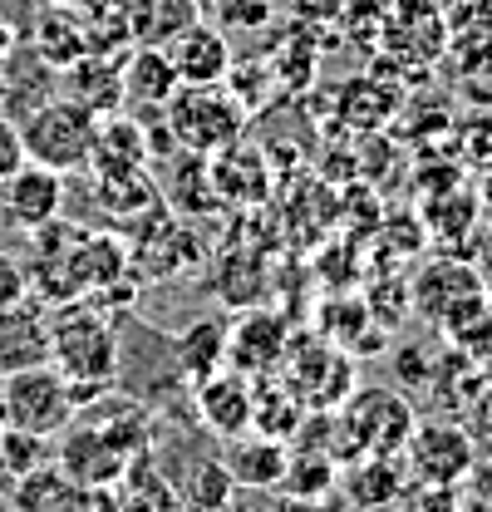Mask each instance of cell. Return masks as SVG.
<instances>
[{"instance_id":"1","label":"cell","mask_w":492,"mask_h":512,"mask_svg":"<svg viewBox=\"0 0 492 512\" xmlns=\"http://www.w3.org/2000/svg\"><path fill=\"white\" fill-rule=\"evenodd\" d=\"M30 237V261H25V281H30V296L40 306H60V301H79V296H94L99 286H109L114 276H123V242L114 237H99L89 227H74V222H45Z\"/></svg>"},{"instance_id":"2","label":"cell","mask_w":492,"mask_h":512,"mask_svg":"<svg viewBox=\"0 0 492 512\" xmlns=\"http://www.w3.org/2000/svg\"><path fill=\"white\" fill-rule=\"evenodd\" d=\"M50 365L60 370L69 394H74V414L114 389V380H119V335L89 296L50 306Z\"/></svg>"},{"instance_id":"3","label":"cell","mask_w":492,"mask_h":512,"mask_svg":"<svg viewBox=\"0 0 492 512\" xmlns=\"http://www.w3.org/2000/svg\"><path fill=\"white\" fill-rule=\"evenodd\" d=\"M20 143H25V158L50 168V173H84L89 158H94V143H99V114H89L84 104L50 94L40 99L35 109H25L20 119Z\"/></svg>"},{"instance_id":"4","label":"cell","mask_w":492,"mask_h":512,"mask_svg":"<svg viewBox=\"0 0 492 512\" xmlns=\"http://www.w3.org/2000/svg\"><path fill=\"white\" fill-rule=\"evenodd\" d=\"M246 114L251 109L227 84H178L173 99L163 104V119L173 128V143L183 153H202V158L242 143Z\"/></svg>"},{"instance_id":"5","label":"cell","mask_w":492,"mask_h":512,"mask_svg":"<svg viewBox=\"0 0 492 512\" xmlns=\"http://www.w3.org/2000/svg\"><path fill=\"white\" fill-rule=\"evenodd\" d=\"M74 419V394L55 365H35L0 380V424L35 439H60Z\"/></svg>"},{"instance_id":"6","label":"cell","mask_w":492,"mask_h":512,"mask_svg":"<svg viewBox=\"0 0 492 512\" xmlns=\"http://www.w3.org/2000/svg\"><path fill=\"white\" fill-rule=\"evenodd\" d=\"M340 424H345V439L350 453H404L419 414L404 394L394 389H360L340 404Z\"/></svg>"},{"instance_id":"7","label":"cell","mask_w":492,"mask_h":512,"mask_svg":"<svg viewBox=\"0 0 492 512\" xmlns=\"http://www.w3.org/2000/svg\"><path fill=\"white\" fill-rule=\"evenodd\" d=\"M379 40L394 60L433 64L448 50V20L438 0H389L379 15Z\"/></svg>"},{"instance_id":"8","label":"cell","mask_w":492,"mask_h":512,"mask_svg":"<svg viewBox=\"0 0 492 512\" xmlns=\"http://www.w3.org/2000/svg\"><path fill=\"white\" fill-rule=\"evenodd\" d=\"M64 212V173H50L40 163H20L5 183H0V217L15 232H35L45 222H55Z\"/></svg>"},{"instance_id":"9","label":"cell","mask_w":492,"mask_h":512,"mask_svg":"<svg viewBox=\"0 0 492 512\" xmlns=\"http://www.w3.org/2000/svg\"><path fill=\"white\" fill-rule=\"evenodd\" d=\"M404 458H409V473L429 488H448L458 483L468 468H473V444L458 424H414L409 444H404Z\"/></svg>"},{"instance_id":"10","label":"cell","mask_w":492,"mask_h":512,"mask_svg":"<svg viewBox=\"0 0 492 512\" xmlns=\"http://www.w3.org/2000/svg\"><path fill=\"white\" fill-rule=\"evenodd\" d=\"M55 463H60L64 473L74 478V483H84V488H109V483H119L123 468L133 463L128 453H119V448L109 444L94 424H84L79 414L69 419V429L60 434V444H55Z\"/></svg>"},{"instance_id":"11","label":"cell","mask_w":492,"mask_h":512,"mask_svg":"<svg viewBox=\"0 0 492 512\" xmlns=\"http://www.w3.org/2000/svg\"><path fill=\"white\" fill-rule=\"evenodd\" d=\"M50 365V306L25 296L20 306L0 311V380Z\"/></svg>"},{"instance_id":"12","label":"cell","mask_w":492,"mask_h":512,"mask_svg":"<svg viewBox=\"0 0 492 512\" xmlns=\"http://www.w3.org/2000/svg\"><path fill=\"white\" fill-rule=\"evenodd\" d=\"M55 84H60L64 99L84 104V109L99 114V119L128 109V104H123V55H99V50H89V55H79L74 64H64Z\"/></svg>"},{"instance_id":"13","label":"cell","mask_w":492,"mask_h":512,"mask_svg":"<svg viewBox=\"0 0 492 512\" xmlns=\"http://www.w3.org/2000/svg\"><path fill=\"white\" fill-rule=\"evenodd\" d=\"M286 389L301 399V404H310V409H340L345 399H350V384H355V375H350V355H340L335 345H320L315 350V365L310 360H301V355H291V345H286Z\"/></svg>"},{"instance_id":"14","label":"cell","mask_w":492,"mask_h":512,"mask_svg":"<svg viewBox=\"0 0 492 512\" xmlns=\"http://www.w3.org/2000/svg\"><path fill=\"white\" fill-rule=\"evenodd\" d=\"M286 320L271 316V311H251L237 325H227V365L256 380V375H271L286 355Z\"/></svg>"},{"instance_id":"15","label":"cell","mask_w":492,"mask_h":512,"mask_svg":"<svg viewBox=\"0 0 492 512\" xmlns=\"http://www.w3.org/2000/svg\"><path fill=\"white\" fill-rule=\"evenodd\" d=\"M10 508L15 512H99V493L74 483L60 463H40L25 478H15L10 488Z\"/></svg>"},{"instance_id":"16","label":"cell","mask_w":492,"mask_h":512,"mask_svg":"<svg viewBox=\"0 0 492 512\" xmlns=\"http://www.w3.org/2000/svg\"><path fill=\"white\" fill-rule=\"evenodd\" d=\"M251 399H256V384L246 380V375L217 370L212 380L197 384V419H202L217 439L251 434Z\"/></svg>"},{"instance_id":"17","label":"cell","mask_w":492,"mask_h":512,"mask_svg":"<svg viewBox=\"0 0 492 512\" xmlns=\"http://www.w3.org/2000/svg\"><path fill=\"white\" fill-rule=\"evenodd\" d=\"M168 60H173L178 84H222L227 69H232V45L212 20H192L168 45Z\"/></svg>"},{"instance_id":"18","label":"cell","mask_w":492,"mask_h":512,"mask_svg":"<svg viewBox=\"0 0 492 512\" xmlns=\"http://www.w3.org/2000/svg\"><path fill=\"white\" fill-rule=\"evenodd\" d=\"M173 370L187 384H202L212 380L217 370H227V320L202 316L192 325H183L173 335Z\"/></svg>"},{"instance_id":"19","label":"cell","mask_w":492,"mask_h":512,"mask_svg":"<svg viewBox=\"0 0 492 512\" xmlns=\"http://www.w3.org/2000/svg\"><path fill=\"white\" fill-rule=\"evenodd\" d=\"M30 50L50 69H64L79 55H89V25H84L79 5H40L35 25H30Z\"/></svg>"},{"instance_id":"20","label":"cell","mask_w":492,"mask_h":512,"mask_svg":"<svg viewBox=\"0 0 492 512\" xmlns=\"http://www.w3.org/2000/svg\"><path fill=\"white\" fill-rule=\"evenodd\" d=\"M178 89V74H173V60L168 50L158 45H133L123 55V104L128 109H163Z\"/></svg>"},{"instance_id":"21","label":"cell","mask_w":492,"mask_h":512,"mask_svg":"<svg viewBox=\"0 0 492 512\" xmlns=\"http://www.w3.org/2000/svg\"><path fill=\"white\" fill-rule=\"evenodd\" d=\"M192 20H202V0H128V35H133V45L168 50Z\"/></svg>"},{"instance_id":"22","label":"cell","mask_w":492,"mask_h":512,"mask_svg":"<svg viewBox=\"0 0 492 512\" xmlns=\"http://www.w3.org/2000/svg\"><path fill=\"white\" fill-rule=\"evenodd\" d=\"M286 463H291V453L281 439H271V434H256V439H227V458H222V468L232 473V483H251V488H271V483H281V473H286Z\"/></svg>"},{"instance_id":"23","label":"cell","mask_w":492,"mask_h":512,"mask_svg":"<svg viewBox=\"0 0 492 512\" xmlns=\"http://www.w3.org/2000/svg\"><path fill=\"white\" fill-rule=\"evenodd\" d=\"M399 473H404L399 468V453H360V463L345 478V493H350L355 508H365V512L389 508L399 498V488H404Z\"/></svg>"},{"instance_id":"24","label":"cell","mask_w":492,"mask_h":512,"mask_svg":"<svg viewBox=\"0 0 492 512\" xmlns=\"http://www.w3.org/2000/svg\"><path fill=\"white\" fill-rule=\"evenodd\" d=\"M443 20H448V50L458 60L492 55V0H453L443 5Z\"/></svg>"},{"instance_id":"25","label":"cell","mask_w":492,"mask_h":512,"mask_svg":"<svg viewBox=\"0 0 492 512\" xmlns=\"http://www.w3.org/2000/svg\"><path fill=\"white\" fill-rule=\"evenodd\" d=\"M207 163H212L217 197L256 202V197L266 192V163H261V153H251V148H242V143L222 148V153H217V158H207Z\"/></svg>"},{"instance_id":"26","label":"cell","mask_w":492,"mask_h":512,"mask_svg":"<svg viewBox=\"0 0 492 512\" xmlns=\"http://www.w3.org/2000/svg\"><path fill=\"white\" fill-rule=\"evenodd\" d=\"M463 153H468L473 168H492V109L468 114V124H463Z\"/></svg>"},{"instance_id":"27","label":"cell","mask_w":492,"mask_h":512,"mask_svg":"<svg viewBox=\"0 0 492 512\" xmlns=\"http://www.w3.org/2000/svg\"><path fill=\"white\" fill-rule=\"evenodd\" d=\"M25 163V143H20V124H15V114L10 109H0V183L15 173Z\"/></svg>"},{"instance_id":"28","label":"cell","mask_w":492,"mask_h":512,"mask_svg":"<svg viewBox=\"0 0 492 512\" xmlns=\"http://www.w3.org/2000/svg\"><path fill=\"white\" fill-rule=\"evenodd\" d=\"M25 296H30V281H25V261H15V256L0 252V311L20 306Z\"/></svg>"},{"instance_id":"29","label":"cell","mask_w":492,"mask_h":512,"mask_svg":"<svg viewBox=\"0 0 492 512\" xmlns=\"http://www.w3.org/2000/svg\"><path fill=\"white\" fill-rule=\"evenodd\" d=\"M276 5L281 0H222V15L232 25H242V30H256V25H266L276 15Z\"/></svg>"},{"instance_id":"30","label":"cell","mask_w":492,"mask_h":512,"mask_svg":"<svg viewBox=\"0 0 492 512\" xmlns=\"http://www.w3.org/2000/svg\"><path fill=\"white\" fill-rule=\"evenodd\" d=\"M424 350H414V345H404L399 355H394V380L404 384V389H419V384H429V360H419Z\"/></svg>"},{"instance_id":"31","label":"cell","mask_w":492,"mask_h":512,"mask_svg":"<svg viewBox=\"0 0 492 512\" xmlns=\"http://www.w3.org/2000/svg\"><path fill=\"white\" fill-rule=\"evenodd\" d=\"M291 5H296V15H310V20H340V10L350 0H291Z\"/></svg>"},{"instance_id":"32","label":"cell","mask_w":492,"mask_h":512,"mask_svg":"<svg viewBox=\"0 0 492 512\" xmlns=\"http://www.w3.org/2000/svg\"><path fill=\"white\" fill-rule=\"evenodd\" d=\"M5 55H15V30H10V20L0 15V60H5Z\"/></svg>"},{"instance_id":"33","label":"cell","mask_w":492,"mask_h":512,"mask_svg":"<svg viewBox=\"0 0 492 512\" xmlns=\"http://www.w3.org/2000/svg\"><path fill=\"white\" fill-rule=\"evenodd\" d=\"M5 89H10V84H5V60H0V109H5Z\"/></svg>"},{"instance_id":"34","label":"cell","mask_w":492,"mask_h":512,"mask_svg":"<svg viewBox=\"0 0 492 512\" xmlns=\"http://www.w3.org/2000/svg\"><path fill=\"white\" fill-rule=\"evenodd\" d=\"M35 5H79V0H35Z\"/></svg>"}]
</instances>
